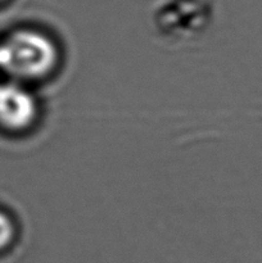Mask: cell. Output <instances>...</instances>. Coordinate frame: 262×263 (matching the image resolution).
Wrapping results in <instances>:
<instances>
[{
  "label": "cell",
  "instance_id": "1",
  "mask_svg": "<svg viewBox=\"0 0 262 263\" xmlns=\"http://www.w3.org/2000/svg\"><path fill=\"white\" fill-rule=\"evenodd\" d=\"M0 57L8 76L36 81L55 69L59 53L54 41L43 32L18 30L0 45Z\"/></svg>",
  "mask_w": 262,
  "mask_h": 263
},
{
  "label": "cell",
  "instance_id": "2",
  "mask_svg": "<svg viewBox=\"0 0 262 263\" xmlns=\"http://www.w3.org/2000/svg\"><path fill=\"white\" fill-rule=\"evenodd\" d=\"M38 104L28 90L18 84H0V126L12 133L27 130L35 122Z\"/></svg>",
  "mask_w": 262,
  "mask_h": 263
},
{
  "label": "cell",
  "instance_id": "3",
  "mask_svg": "<svg viewBox=\"0 0 262 263\" xmlns=\"http://www.w3.org/2000/svg\"><path fill=\"white\" fill-rule=\"evenodd\" d=\"M14 231L15 229L12 218L5 213L0 212V249H4L12 243L14 238Z\"/></svg>",
  "mask_w": 262,
  "mask_h": 263
},
{
  "label": "cell",
  "instance_id": "4",
  "mask_svg": "<svg viewBox=\"0 0 262 263\" xmlns=\"http://www.w3.org/2000/svg\"><path fill=\"white\" fill-rule=\"evenodd\" d=\"M5 76H8L7 74V72H5V68H4V63H3V61H2V57H0V84H2V79L3 77H5Z\"/></svg>",
  "mask_w": 262,
  "mask_h": 263
},
{
  "label": "cell",
  "instance_id": "5",
  "mask_svg": "<svg viewBox=\"0 0 262 263\" xmlns=\"http://www.w3.org/2000/svg\"><path fill=\"white\" fill-rule=\"evenodd\" d=\"M0 2H2V0H0Z\"/></svg>",
  "mask_w": 262,
  "mask_h": 263
}]
</instances>
